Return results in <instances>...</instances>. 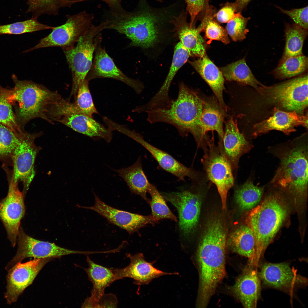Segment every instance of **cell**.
Instances as JSON below:
<instances>
[{
	"mask_svg": "<svg viewBox=\"0 0 308 308\" xmlns=\"http://www.w3.org/2000/svg\"><path fill=\"white\" fill-rule=\"evenodd\" d=\"M187 14L183 11L178 16H173L170 22L189 56L202 57L206 54L205 41L200 34L203 30V25L201 23L196 28L191 26L187 21Z\"/></svg>",
	"mask_w": 308,
	"mask_h": 308,
	"instance_id": "obj_21",
	"label": "cell"
},
{
	"mask_svg": "<svg viewBox=\"0 0 308 308\" xmlns=\"http://www.w3.org/2000/svg\"><path fill=\"white\" fill-rule=\"evenodd\" d=\"M94 195L95 202L94 205L79 207L96 212L110 222L125 230L129 234L147 224L154 225L158 221L151 214L144 216L116 208L102 201L95 194Z\"/></svg>",
	"mask_w": 308,
	"mask_h": 308,
	"instance_id": "obj_16",
	"label": "cell"
},
{
	"mask_svg": "<svg viewBox=\"0 0 308 308\" xmlns=\"http://www.w3.org/2000/svg\"><path fill=\"white\" fill-rule=\"evenodd\" d=\"M187 3V11L190 16L191 26L194 25L198 15L207 6V0H185Z\"/></svg>",
	"mask_w": 308,
	"mask_h": 308,
	"instance_id": "obj_45",
	"label": "cell"
},
{
	"mask_svg": "<svg viewBox=\"0 0 308 308\" xmlns=\"http://www.w3.org/2000/svg\"><path fill=\"white\" fill-rule=\"evenodd\" d=\"M17 241L18 248L16 255L5 267L8 271L27 258H54L71 254H90V252L70 250L58 246L54 243L36 239L27 234L21 226Z\"/></svg>",
	"mask_w": 308,
	"mask_h": 308,
	"instance_id": "obj_13",
	"label": "cell"
},
{
	"mask_svg": "<svg viewBox=\"0 0 308 308\" xmlns=\"http://www.w3.org/2000/svg\"><path fill=\"white\" fill-rule=\"evenodd\" d=\"M148 193L151 197L149 204L152 216L158 221L168 219L177 222V218L169 209L164 198L154 185L150 183Z\"/></svg>",
	"mask_w": 308,
	"mask_h": 308,
	"instance_id": "obj_38",
	"label": "cell"
},
{
	"mask_svg": "<svg viewBox=\"0 0 308 308\" xmlns=\"http://www.w3.org/2000/svg\"><path fill=\"white\" fill-rule=\"evenodd\" d=\"M88 81L86 79L79 85L75 97V101L72 103V113L83 114L92 117L98 114L91 95Z\"/></svg>",
	"mask_w": 308,
	"mask_h": 308,
	"instance_id": "obj_36",
	"label": "cell"
},
{
	"mask_svg": "<svg viewBox=\"0 0 308 308\" xmlns=\"http://www.w3.org/2000/svg\"><path fill=\"white\" fill-rule=\"evenodd\" d=\"M260 279L256 270H247L230 288L231 292L244 307L256 308L261 292Z\"/></svg>",
	"mask_w": 308,
	"mask_h": 308,
	"instance_id": "obj_26",
	"label": "cell"
},
{
	"mask_svg": "<svg viewBox=\"0 0 308 308\" xmlns=\"http://www.w3.org/2000/svg\"><path fill=\"white\" fill-rule=\"evenodd\" d=\"M28 5L27 13L32 14V17L38 19L44 15H56L63 7V0H26Z\"/></svg>",
	"mask_w": 308,
	"mask_h": 308,
	"instance_id": "obj_41",
	"label": "cell"
},
{
	"mask_svg": "<svg viewBox=\"0 0 308 308\" xmlns=\"http://www.w3.org/2000/svg\"><path fill=\"white\" fill-rule=\"evenodd\" d=\"M280 193H270L250 210L246 223L253 232L257 261L271 243L288 215V208Z\"/></svg>",
	"mask_w": 308,
	"mask_h": 308,
	"instance_id": "obj_6",
	"label": "cell"
},
{
	"mask_svg": "<svg viewBox=\"0 0 308 308\" xmlns=\"http://www.w3.org/2000/svg\"><path fill=\"white\" fill-rule=\"evenodd\" d=\"M223 76L228 81H236L252 87L257 91L264 85L254 76L246 63L245 58L220 68Z\"/></svg>",
	"mask_w": 308,
	"mask_h": 308,
	"instance_id": "obj_32",
	"label": "cell"
},
{
	"mask_svg": "<svg viewBox=\"0 0 308 308\" xmlns=\"http://www.w3.org/2000/svg\"><path fill=\"white\" fill-rule=\"evenodd\" d=\"M237 8L234 3H228L221 9L216 13L217 20L220 22H228L234 17Z\"/></svg>",
	"mask_w": 308,
	"mask_h": 308,
	"instance_id": "obj_46",
	"label": "cell"
},
{
	"mask_svg": "<svg viewBox=\"0 0 308 308\" xmlns=\"http://www.w3.org/2000/svg\"><path fill=\"white\" fill-rule=\"evenodd\" d=\"M251 0H237L234 3L237 8V11L240 12L242 11Z\"/></svg>",
	"mask_w": 308,
	"mask_h": 308,
	"instance_id": "obj_49",
	"label": "cell"
},
{
	"mask_svg": "<svg viewBox=\"0 0 308 308\" xmlns=\"http://www.w3.org/2000/svg\"><path fill=\"white\" fill-rule=\"evenodd\" d=\"M203 99L184 82L179 83L177 97L171 99L166 106L147 112V121L151 123H164L177 129L182 137L191 134L197 146L204 150L211 140L205 134L201 125Z\"/></svg>",
	"mask_w": 308,
	"mask_h": 308,
	"instance_id": "obj_3",
	"label": "cell"
},
{
	"mask_svg": "<svg viewBox=\"0 0 308 308\" xmlns=\"http://www.w3.org/2000/svg\"><path fill=\"white\" fill-rule=\"evenodd\" d=\"M205 16L202 22L206 38L209 41L213 40L220 41L227 44L230 40L226 29L213 19L212 9L207 6Z\"/></svg>",
	"mask_w": 308,
	"mask_h": 308,
	"instance_id": "obj_40",
	"label": "cell"
},
{
	"mask_svg": "<svg viewBox=\"0 0 308 308\" xmlns=\"http://www.w3.org/2000/svg\"><path fill=\"white\" fill-rule=\"evenodd\" d=\"M159 2H162L163 0H157Z\"/></svg>",
	"mask_w": 308,
	"mask_h": 308,
	"instance_id": "obj_50",
	"label": "cell"
},
{
	"mask_svg": "<svg viewBox=\"0 0 308 308\" xmlns=\"http://www.w3.org/2000/svg\"><path fill=\"white\" fill-rule=\"evenodd\" d=\"M201 159L207 179L214 184L220 194L223 210L226 209L228 193L234 183L233 169L224 151L222 141L218 146L212 138Z\"/></svg>",
	"mask_w": 308,
	"mask_h": 308,
	"instance_id": "obj_9",
	"label": "cell"
},
{
	"mask_svg": "<svg viewBox=\"0 0 308 308\" xmlns=\"http://www.w3.org/2000/svg\"><path fill=\"white\" fill-rule=\"evenodd\" d=\"M282 13L289 16L294 23L305 29L308 30V6L288 10L277 7Z\"/></svg>",
	"mask_w": 308,
	"mask_h": 308,
	"instance_id": "obj_44",
	"label": "cell"
},
{
	"mask_svg": "<svg viewBox=\"0 0 308 308\" xmlns=\"http://www.w3.org/2000/svg\"><path fill=\"white\" fill-rule=\"evenodd\" d=\"M54 27L39 22L37 19L32 17L29 19L14 23L0 25V35H20L48 29Z\"/></svg>",
	"mask_w": 308,
	"mask_h": 308,
	"instance_id": "obj_39",
	"label": "cell"
},
{
	"mask_svg": "<svg viewBox=\"0 0 308 308\" xmlns=\"http://www.w3.org/2000/svg\"><path fill=\"white\" fill-rule=\"evenodd\" d=\"M227 233L223 220L215 216L208 221L197 248L199 285L196 306L206 307L226 275Z\"/></svg>",
	"mask_w": 308,
	"mask_h": 308,
	"instance_id": "obj_1",
	"label": "cell"
},
{
	"mask_svg": "<svg viewBox=\"0 0 308 308\" xmlns=\"http://www.w3.org/2000/svg\"><path fill=\"white\" fill-rule=\"evenodd\" d=\"M227 245L233 252L248 258L253 263L255 256L253 232L247 224L241 226L233 231L227 240Z\"/></svg>",
	"mask_w": 308,
	"mask_h": 308,
	"instance_id": "obj_30",
	"label": "cell"
},
{
	"mask_svg": "<svg viewBox=\"0 0 308 308\" xmlns=\"http://www.w3.org/2000/svg\"><path fill=\"white\" fill-rule=\"evenodd\" d=\"M66 17L64 24L54 27L50 34L24 52L47 47H60L63 49L73 47L90 29L94 18L93 14L85 11Z\"/></svg>",
	"mask_w": 308,
	"mask_h": 308,
	"instance_id": "obj_10",
	"label": "cell"
},
{
	"mask_svg": "<svg viewBox=\"0 0 308 308\" xmlns=\"http://www.w3.org/2000/svg\"><path fill=\"white\" fill-rule=\"evenodd\" d=\"M100 42L94 52L91 68L85 79L88 81L95 79L109 78L117 80L132 88L137 94L141 93L144 88L139 80L129 77L116 65Z\"/></svg>",
	"mask_w": 308,
	"mask_h": 308,
	"instance_id": "obj_17",
	"label": "cell"
},
{
	"mask_svg": "<svg viewBox=\"0 0 308 308\" xmlns=\"http://www.w3.org/2000/svg\"><path fill=\"white\" fill-rule=\"evenodd\" d=\"M42 135L41 132L30 133L25 131L12 155L11 176L15 181L22 183L25 196L35 176V161L41 149L36 145L35 141Z\"/></svg>",
	"mask_w": 308,
	"mask_h": 308,
	"instance_id": "obj_11",
	"label": "cell"
},
{
	"mask_svg": "<svg viewBox=\"0 0 308 308\" xmlns=\"http://www.w3.org/2000/svg\"><path fill=\"white\" fill-rule=\"evenodd\" d=\"M97 0H64V2L68 7H70L75 3L81 2ZM102 1L107 4L109 9L113 10L119 9L123 7L121 5L122 0H98Z\"/></svg>",
	"mask_w": 308,
	"mask_h": 308,
	"instance_id": "obj_48",
	"label": "cell"
},
{
	"mask_svg": "<svg viewBox=\"0 0 308 308\" xmlns=\"http://www.w3.org/2000/svg\"><path fill=\"white\" fill-rule=\"evenodd\" d=\"M106 20L98 25L93 24L75 46L62 49L71 70L72 86L70 97L75 98L78 87L85 79L92 64L96 48L101 42V32L107 29Z\"/></svg>",
	"mask_w": 308,
	"mask_h": 308,
	"instance_id": "obj_7",
	"label": "cell"
},
{
	"mask_svg": "<svg viewBox=\"0 0 308 308\" xmlns=\"http://www.w3.org/2000/svg\"><path fill=\"white\" fill-rule=\"evenodd\" d=\"M126 255L130 259L129 264L122 269H113L117 280L130 278L134 279L135 284L141 285L147 284L154 279L163 275L176 274L165 272L156 268L153 263L145 260L142 253Z\"/></svg>",
	"mask_w": 308,
	"mask_h": 308,
	"instance_id": "obj_22",
	"label": "cell"
},
{
	"mask_svg": "<svg viewBox=\"0 0 308 308\" xmlns=\"http://www.w3.org/2000/svg\"><path fill=\"white\" fill-rule=\"evenodd\" d=\"M108 29L125 35L131 41L129 46L147 48L153 46L159 40L162 24V16L148 7L142 1L132 11L123 8L106 12Z\"/></svg>",
	"mask_w": 308,
	"mask_h": 308,
	"instance_id": "obj_5",
	"label": "cell"
},
{
	"mask_svg": "<svg viewBox=\"0 0 308 308\" xmlns=\"http://www.w3.org/2000/svg\"><path fill=\"white\" fill-rule=\"evenodd\" d=\"M273 115L268 118L254 124L252 135L256 137L269 131H280L288 135L296 131L295 128L302 125L307 128V116L295 112H286L276 108Z\"/></svg>",
	"mask_w": 308,
	"mask_h": 308,
	"instance_id": "obj_20",
	"label": "cell"
},
{
	"mask_svg": "<svg viewBox=\"0 0 308 308\" xmlns=\"http://www.w3.org/2000/svg\"><path fill=\"white\" fill-rule=\"evenodd\" d=\"M225 112L216 99H203L200 123L205 134H207L206 133L209 131H215L217 133L219 139L223 140L224 134L223 123Z\"/></svg>",
	"mask_w": 308,
	"mask_h": 308,
	"instance_id": "obj_29",
	"label": "cell"
},
{
	"mask_svg": "<svg viewBox=\"0 0 308 308\" xmlns=\"http://www.w3.org/2000/svg\"><path fill=\"white\" fill-rule=\"evenodd\" d=\"M7 196L0 201V219L6 230L12 247L16 244L20 223L25 212L24 196L18 182L9 177Z\"/></svg>",
	"mask_w": 308,
	"mask_h": 308,
	"instance_id": "obj_14",
	"label": "cell"
},
{
	"mask_svg": "<svg viewBox=\"0 0 308 308\" xmlns=\"http://www.w3.org/2000/svg\"><path fill=\"white\" fill-rule=\"evenodd\" d=\"M250 19V17H243L239 12L235 13L234 17L227 22L226 30L233 41H242L245 38L249 31L246 27Z\"/></svg>",
	"mask_w": 308,
	"mask_h": 308,
	"instance_id": "obj_43",
	"label": "cell"
},
{
	"mask_svg": "<svg viewBox=\"0 0 308 308\" xmlns=\"http://www.w3.org/2000/svg\"><path fill=\"white\" fill-rule=\"evenodd\" d=\"M165 199L176 209L178 214V228L181 237L188 238L194 232L200 216L201 196L193 187L181 191L160 192Z\"/></svg>",
	"mask_w": 308,
	"mask_h": 308,
	"instance_id": "obj_12",
	"label": "cell"
},
{
	"mask_svg": "<svg viewBox=\"0 0 308 308\" xmlns=\"http://www.w3.org/2000/svg\"><path fill=\"white\" fill-rule=\"evenodd\" d=\"M51 258H34L27 262L18 263L8 271L4 297L7 304L17 301L24 290L31 284L40 271Z\"/></svg>",
	"mask_w": 308,
	"mask_h": 308,
	"instance_id": "obj_15",
	"label": "cell"
},
{
	"mask_svg": "<svg viewBox=\"0 0 308 308\" xmlns=\"http://www.w3.org/2000/svg\"><path fill=\"white\" fill-rule=\"evenodd\" d=\"M58 122L74 130L93 138L104 139L110 142L112 138V131L108 127L86 115L68 114L62 117Z\"/></svg>",
	"mask_w": 308,
	"mask_h": 308,
	"instance_id": "obj_27",
	"label": "cell"
},
{
	"mask_svg": "<svg viewBox=\"0 0 308 308\" xmlns=\"http://www.w3.org/2000/svg\"><path fill=\"white\" fill-rule=\"evenodd\" d=\"M12 78L14 88L9 90L0 86V89L12 106L16 105V120L22 130L33 119L41 118L53 123L60 117L66 100L57 91L31 80H19L14 74Z\"/></svg>",
	"mask_w": 308,
	"mask_h": 308,
	"instance_id": "obj_2",
	"label": "cell"
},
{
	"mask_svg": "<svg viewBox=\"0 0 308 308\" xmlns=\"http://www.w3.org/2000/svg\"><path fill=\"white\" fill-rule=\"evenodd\" d=\"M222 144L224 151L233 169H238L241 157L250 151L252 145L245 138L232 116L226 122Z\"/></svg>",
	"mask_w": 308,
	"mask_h": 308,
	"instance_id": "obj_24",
	"label": "cell"
},
{
	"mask_svg": "<svg viewBox=\"0 0 308 308\" xmlns=\"http://www.w3.org/2000/svg\"><path fill=\"white\" fill-rule=\"evenodd\" d=\"M190 56L189 53L180 42L175 46L172 61L169 72L162 86L159 90L149 101L141 105L142 112L149 111L164 107L170 102V88L172 82L179 70L186 62Z\"/></svg>",
	"mask_w": 308,
	"mask_h": 308,
	"instance_id": "obj_19",
	"label": "cell"
},
{
	"mask_svg": "<svg viewBox=\"0 0 308 308\" xmlns=\"http://www.w3.org/2000/svg\"><path fill=\"white\" fill-rule=\"evenodd\" d=\"M258 275L264 284L281 290H288L295 283L305 281L304 278L297 276L289 265L285 262L265 263Z\"/></svg>",
	"mask_w": 308,
	"mask_h": 308,
	"instance_id": "obj_23",
	"label": "cell"
},
{
	"mask_svg": "<svg viewBox=\"0 0 308 308\" xmlns=\"http://www.w3.org/2000/svg\"><path fill=\"white\" fill-rule=\"evenodd\" d=\"M17 134L0 123V161L12 165V157L24 133Z\"/></svg>",
	"mask_w": 308,
	"mask_h": 308,
	"instance_id": "obj_37",
	"label": "cell"
},
{
	"mask_svg": "<svg viewBox=\"0 0 308 308\" xmlns=\"http://www.w3.org/2000/svg\"><path fill=\"white\" fill-rule=\"evenodd\" d=\"M303 139L268 148L279 161L271 184L299 198L306 196L308 189V146L307 141Z\"/></svg>",
	"mask_w": 308,
	"mask_h": 308,
	"instance_id": "obj_4",
	"label": "cell"
},
{
	"mask_svg": "<svg viewBox=\"0 0 308 308\" xmlns=\"http://www.w3.org/2000/svg\"><path fill=\"white\" fill-rule=\"evenodd\" d=\"M264 190V187L255 185L253 180L248 179L235 191V201L242 210H250L259 203Z\"/></svg>",
	"mask_w": 308,
	"mask_h": 308,
	"instance_id": "obj_34",
	"label": "cell"
},
{
	"mask_svg": "<svg viewBox=\"0 0 308 308\" xmlns=\"http://www.w3.org/2000/svg\"><path fill=\"white\" fill-rule=\"evenodd\" d=\"M0 123L17 134L25 131L19 125L13 111L12 105L9 102L5 94L0 89Z\"/></svg>",
	"mask_w": 308,
	"mask_h": 308,
	"instance_id": "obj_42",
	"label": "cell"
},
{
	"mask_svg": "<svg viewBox=\"0 0 308 308\" xmlns=\"http://www.w3.org/2000/svg\"><path fill=\"white\" fill-rule=\"evenodd\" d=\"M114 171L123 179L132 193L139 195L149 203L147 194L150 183L143 170L140 157L130 167Z\"/></svg>",
	"mask_w": 308,
	"mask_h": 308,
	"instance_id": "obj_31",
	"label": "cell"
},
{
	"mask_svg": "<svg viewBox=\"0 0 308 308\" xmlns=\"http://www.w3.org/2000/svg\"><path fill=\"white\" fill-rule=\"evenodd\" d=\"M308 57L303 54L281 58L272 73L277 78H289L299 75L307 70Z\"/></svg>",
	"mask_w": 308,
	"mask_h": 308,
	"instance_id": "obj_35",
	"label": "cell"
},
{
	"mask_svg": "<svg viewBox=\"0 0 308 308\" xmlns=\"http://www.w3.org/2000/svg\"><path fill=\"white\" fill-rule=\"evenodd\" d=\"M117 304V299L115 295L104 294L99 299L97 308L116 307Z\"/></svg>",
	"mask_w": 308,
	"mask_h": 308,
	"instance_id": "obj_47",
	"label": "cell"
},
{
	"mask_svg": "<svg viewBox=\"0 0 308 308\" xmlns=\"http://www.w3.org/2000/svg\"><path fill=\"white\" fill-rule=\"evenodd\" d=\"M125 135L134 140L145 148L152 155L159 165L164 170L185 181L188 177L194 183L202 182L200 174L194 169L187 167L170 155L154 146L146 141L143 137L134 130L128 129Z\"/></svg>",
	"mask_w": 308,
	"mask_h": 308,
	"instance_id": "obj_18",
	"label": "cell"
},
{
	"mask_svg": "<svg viewBox=\"0 0 308 308\" xmlns=\"http://www.w3.org/2000/svg\"><path fill=\"white\" fill-rule=\"evenodd\" d=\"M87 261L88 267L84 270L93 287L91 296L85 300L81 307L97 308L99 299L104 294L106 288L117 280L113 269L95 263L88 256Z\"/></svg>",
	"mask_w": 308,
	"mask_h": 308,
	"instance_id": "obj_25",
	"label": "cell"
},
{
	"mask_svg": "<svg viewBox=\"0 0 308 308\" xmlns=\"http://www.w3.org/2000/svg\"><path fill=\"white\" fill-rule=\"evenodd\" d=\"M189 62L209 86L220 107L226 112L227 107L223 95L224 78L221 70L206 54L197 60Z\"/></svg>",
	"mask_w": 308,
	"mask_h": 308,
	"instance_id": "obj_28",
	"label": "cell"
},
{
	"mask_svg": "<svg viewBox=\"0 0 308 308\" xmlns=\"http://www.w3.org/2000/svg\"><path fill=\"white\" fill-rule=\"evenodd\" d=\"M308 35V30L295 24H285V45L281 58L301 55L304 42Z\"/></svg>",
	"mask_w": 308,
	"mask_h": 308,
	"instance_id": "obj_33",
	"label": "cell"
},
{
	"mask_svg": "<svg viewBox=\"0 0 308 308\" xmlns=\"http://www.w3.org/2000/svg\"><path fill=\"white\" fill-rule=\"evenodd\" d=\"M257 91L265 104L302 115L308 106L307 74L271 86L264 85Z\"/></svg>",
	"mask_w": 308,
	"mask_h": 308,
	"instance_id": "obj_8",
	"label": "cell"
}]
</instances>
